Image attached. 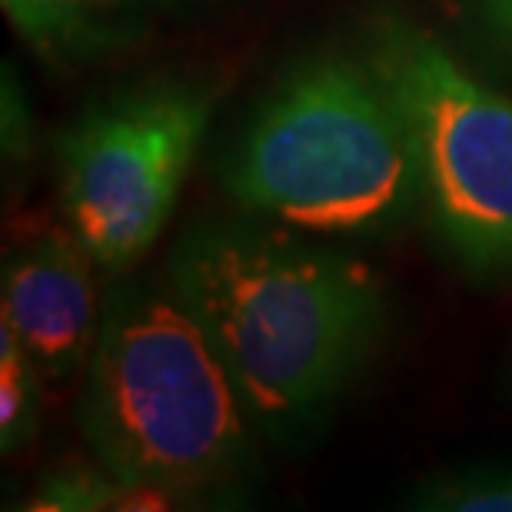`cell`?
<instances>
[{
    "label": "cell",
    "mask_w": 512,
    "mask_h": 512,
    "mask_svg": "<svg viewBox=\"0 0 512 512\" xmlns=\"http://www.w3.org/2000/svg\"><path fill=\"white\" fill-rule=\"evenodd\" d=\"M170 293L270 426L303 423L343 386L383 310L363 266L240 227L193 230L173 253Z\"/></svg>",
    "instance_id": "obj_1"
},
{
    "label": "cell",
    "mask_w": 512,
    "mask_h": 512,
    "mask_svg": "<svg viewBox=\"0 0 512 512\" xmlns=\"http://www.w3.org/2000/svg\"><path fill=\"white\" fill-rule=\"evenodd\" d=\"M240 393L177 296L124 286L90 350L80 426L127 489H183L247 456Z\"/></svg>",
    "instance_id": "obj_2"
},
{
    "label": "cell",
    "mask_w": 512,
    "mask_h": 512,
    "mask_svg": "<svg viewBox=\"0 0 512 512\" xmlns=\"http://www.w3.org/2000/svg\"><path fill=\"white\" fill-rule=\"evenodd\" d=\"M243 207L323 233H370L409 207L413 133L383 80L350 60H310L283 80L233 153Z\"/></svg>",
    "instance_id": "obj_3"
},
{
    "label": "cell",
    "mask_w": 512,
    "mask_h": 512,
    "mask_svg": "<svg viewBox=\"0 0 512 512\" xmlns=\"http://www.w3.org/2000/svg\"><path fill=\"white\" fill-rule=\"evenodd\" d=\"M370 67L403 110L446 240L473 263H512V100L399 20L376 30Z\"/></svg>",
    "instance_id": "obj_4"
},
{
    "label": "cell",
    "mask_w": 512,
    "mask_h": 512,
    "mask_svg": "<svg viewBox=\"0 0 512 512\" xmlns=\"http://www.w3.org/2000/svg\"><path fill=\"white\" fill-rule=\"evenodd\" d=\"M207 117V97L153 90L97 110L60 140L67 220L97 263L130 266L157 240Z\"/></svg>",
    "instance_id": "obj_5"
},
{
    "label": "cell",
    "mask_w": 512,
    "mask_h": 512,
    "mask_svg": "<svg viewBox=\"0 0 512 512\" xmlns=\"http://www.w3.org/2000/svg\"><path fill=\"white\" fill-rule=\"evenodd\" d=\"M77 233H50L4 270V323L24 343L37 373L64 380L90 360L94 283Z\"/></svg>",
    "instance_id": "obj_6"
},
{
    "label": "cell",
    "mask_w": 512,
    "mask_h": 512,
    "mask_svg": "<svg viewBox=\"0 0 512 512\" xmlns=\"http://www.w3.org/2000/svg\"><path fill=\"white\" fill-rule=\"evenodd\" d=\"M34 360L27 356L24 343L4 323L0 326V433L4 449H14L34 426Z\"/></svg>",
    "instance_id": "obj_7"
},
{
    "label": "cell",
    "mask_w": 512,
    "mask_h": 512,
    "mask_svg": "<svg viewBox=\"0 0 512 512\" xmlns=\"http://www.w3.org/2000/svg\"><path fill=\"white\" fill-rule=\"evenodd\" d=\"M97 0H4L7 17L14 20L20 34L30 40H50L67 34Z\"/></svg>",
    "instance_id": "obj_8"
},
{
    "label": "cell",
    "mask_w": 512,
    "mask_h": 512,
    "mask_svg": "<svg viewBox=\"0 0 512 512\" xmlns=\"http://www.w3.org/2000/svg\"><path fill=\"white\" fill-rule=\"evenodd\" d=\"M443 509H469V512H512V483L509 479H486L479 486H456L436 496Z\"/></svg>",
    "instance_id": "obj_9"
},
{
    "label": "cell",
    "mask_w": 512,
    "mask_h": 512,
    "mask_svg": "<svg viewBox=\"0 0 512 512\" xmlns=\"http://www.w3.org/2000/svg\"><path fill=\"white\" fill-rule=\"evenodd\" d=\"M486 20L512 40V0H479Z\"/></svg>",
    "instance_id": "obj_10"
}]
</instances>
